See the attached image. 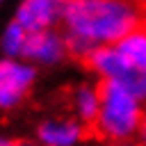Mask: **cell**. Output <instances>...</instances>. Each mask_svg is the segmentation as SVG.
Here are the masks:
<instances>
[{"mask_svg": "<svg viewBox=\"0 0 146 146\" xmlns=\"http://www.w3.org/2000/svg\"><path fill=\"white\" fill-rule=\"evenodd\" d=\"M144 23L146 7L141 0H68L62 32L68 55L84 62L96 48L116 46Z\"/></svg>", "mask_w": 146, "mask_h": 146, "instance_id": "cell-1", "label": "cell"}, {"mask_svg": "<svg viewBox=\"0 0 146 146\" xmlns=\"http://www.w3.org/2000/svg\"><path fill=\"white\" fill-rule=\"evenodd\" d=\"M146 103L130 94L123 84L100 82V110L91 125V132L110 146L135 141L144 121Z\"/></svg>", "mask_w": 146, "mask_h": 146, "instance_id": "cell-2", "label": "cell"}, {"mask_svg": "<svg viewBox=\"0 0 146 146\" xmlns=\"http://www.w3.org/2000/svg\"><path fill=\"white\" fill-rule=\"evenodd\" d=\"M39 68L23 57H0V110H16L34 89Z\"/></svg>", "mask_w": 146, "mask_h": 146, "instance_id": "cell-3", "label": "cell"}, {"mask_svg": "<svg viewBox=\"0 0 146 146\" xmlns=\"http://www.w3.org/2000/svg\"><path fill=\"white\" fill-rule=\"evenodd\" d=\"M91 135V128L80 123L71 114L46 116L34 128L36 146H82Z\"/></svg>", "mask_w": 146, "mask_h": 146, "instance_id": "cell-4", "label": "cell"}, {"mask_svg": "<svg viewBox=\"0 0 146 146\" xmlns=\"http://www.w3.org/2000/svg\"><path fill=\"white\" fill-rule=\"evenodd\" d=\"M66 2L68 0H21L14 11V21L27 34L57 30L62 25Z\"/></svg>", "mask_w": 146, "mask_h": 146, "instance_id": "cell-5", "label": "cell"}, {"mask_svg": "<svg viewBox=\"0 0 146 146\" xmlns=\"http://www.w3.org/2000/svg\"><path fill=\"white\" fill-rule=\"evenodd\" d=\"M68 55V43L64 32L57 30H46V32H34L27 36L25 50H23V59L30 62L36 68H52L57 64H62Z\"/></svg>", "mask_w": 146, "mask_h": 146, "instance_id": "cell-6", "label": "cell"}, {"mask_svg": "<svg viewBox=\"0 0 146 146\" xmlns=\"http://www.w3.org/2000/svg\"><path fill=\"white\" fill-rule=\"evenodd\" d=\"M87 68L98 78V82H116V84H125L137 71H132V66L125 62V57L119 52L116 46H105V48H96L87 59H84Z\"/></svg>", "mask_w": 146, "mask_h": 146, "instance_id": "cell-7", "label": "cell"}, {"mask_svg": "<svg viewBox=\"0 0 146 146\" xmlns=\"http://www.w3.org/2000/svg\"><path fill=\"white\" fill-rule=\"evenodd\" d=\"M68 110L71 116L91 128L100 110V82H78L68 94Z\"/></svg>", "mask_w": 146, "mask_h": 146, "instance_id": "cell-8", "label": "cell"}, {"mask_svg": "<svg viewBox=\"0 0 146 146\" xmlns=\"http://www.w3.org/2000/svg\"><path fill=\"white\" fill-rule=\"evenodd\" d=\"M116 48L125 57V62L132 66V71L146 75V23L132 30L125 39H121Z\"/></svg>", "mask_w": 146, "mask_h": 146, "instance_id": "cell-9", "label": "cell"}, {"mask_svg": "<svg viewBox=\"0 0 146 146\" xmlns=\"http://www.w3.org/2000/svg\"><path fill=\"white\" fill-rule=\"evenodd\" d=\"M27 36H30V34L11 18V21L5 25L2 34H0V52H2V57H14V59L23 57Z\"/></svg>", "mask_w": 146, "mask_h": 146, "instance_id": "cell-10", "label": "cell"}, {"mask_svg": "<svg viewBox=\"0 0 146 146\" xmlns=\"http://www.w3.org/2000/svg\"><path fill=\"white\" fill-rule=\"evenodd\" d=\"M0 146H32V144L16 139V137H9V135H0Z\"/></svg>", "mask_w": 146, "mask_h": 146, "instance_id": "cell-11", "label": "cell"}, {"mask_svg": "<svg viewBox=\"0 0 146 146\" xmlns=\"http://www.w3.org/2000/svg\"><path fill=\"white\" fill-rule=\"evenodd\" d=\"M137 141H141L146 146V114H144V121H141V128H139V135H137Z\"/></svg>", "mask_w": 146, "mask_h": 146, "instance_id": "cell-12", "label": "cell"}, {"mask_svg": "<svg viewBox=\"0 0 146 146\" xmlns=\"http://www.w3.org/2000/svg\"><path fill=\"white\" fill-rule=\"evenodd\" d=\"M114 146H144V144L135 139V141H123V144H114Z\"/></svg>", "mask_w": 146, "mask_h": 146, "instance_id": "cell-13", "label": "cell"}, {"mask_svg": "<svg viewBox=\"0 0 146 146\" xmlns=\"http://www.w3.org/2000/svg\"><path fill=\"white\" fill-rule=\"evenodd\" d=\"M0 2H2V0H0Z\"/></svg>", "mask_w": 146, "mask_h": 146, "instance_id": "cell-14", "label": "cell"}]
</instances>
